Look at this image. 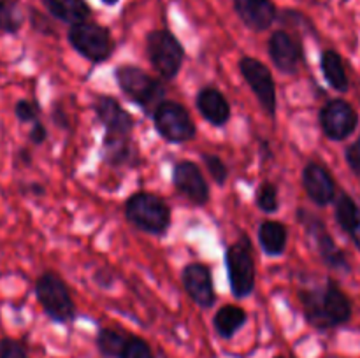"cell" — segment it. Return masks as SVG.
<instances>
[{"label":"cell","mask_w":360,"mask_h":358,"mask_svg":"<svg viewBox=\"0 0 360 358\" xmlns=\"http://www.w3.org/2000/svg\"><path fill=\"white\" fill-rule=\"evenodd\" d=\"M306 323L316 330H330L347 325L354 314L352 300L334 279H327L319 286L299 290Z\"/></svg>","instance_id":"obj_1"},{"label":"cell","mask_w":360,"mask_h":358,"mask_svg":"<svg viewBox=\"0 0 360 358\" xmlns=\"http://www.w3.org/2000/svg\"><path fill=\"white\" fill-rule=\"evenodd\" d=\"M123 214L132 227L155 237H164L172 225V209L167 200L144 190L125 200Z\"/></svg>","instance_id":"obj_2"},{"label":"cell","mask_w":360,"mask_h":358,"mask_svg":"<svg viewBox=\"0 0 360 358\" xmlns=\"http://www.w3.org/2000/svg\"><path fill=\"white\" fill-rule=\"evenodd\" d=\"M115 81L118 84L120 91L139 105L148 116L155 112V109L162 104L167 95L165 91V84L158 81L157 77L151 76L148 70L141 69L137 65H130V63H123L115 69Z\"/></svg>","instance_id":"obj_3"},{"label":"cell","mask_w":360,"mask_h":358,"mask_svg":"<svg viewBox=\"0 0 360 358\" xmlns=\"http://www.w3.org/2000/svg\"><path fill=\"white\" fill-rule=\"evenodd\" d=\"M34 293L41 309L51 321L62 323V325L74 321L76 304H74L69 284L58 272L44 270L39 274L34 284Z\"/></svg>","instance_id":"obj_4"},{"label":"cell","mask_w":360,"mask_h":358,"mask_svg":"<svg viewBox=\"0 0 360 358\" xmlns=\"http://www.w3.org/2000/svg\"><path fill=\"white\" fill-rule=\"evenodd\" d=\"M225 269L229 286L236 298H248L257 286V267L253 256V244L246 234L225 249Z\"/></svg>","instance_id":"obj_5"},{"label":"cell","mask_w":360,"mask_h":358,"mask_svg":"<svg viewBox=\"0 0 360 358\" xmlns=\"http://www.w3.org/2000/svg\"><path fill=\"white\" fill-rule=\"evenodd\" d=\"M146 56L158 76L165 81H172L179 76L185 63V46L167 28L148 32Z\"/></svg>","instance_id":"obj_6"},{"label":"cell","mask_w":360,"mask_h":358,"mask_svg":"<svg viewBox=\"0 0 360 358\" xmlns=\"http://www.w3.org/2000/svg\"><path fill=\"white\" fill-rule=\"evenodd\" d=\"M67 41L77 55L83 56L90 63L108 62L115 51L111 30L90 20L72 25L67 32Z\"/></svg>","instance_id":"obj_7"},{"label":"cell","mask_w":360,"mask_h":358,"mask_svg":"<svg viewBox=\"0 0 360 358\" xmlns=\"http://www.w3.org/2000/svg\"><path fill=\"white\" fill-rule=\"evenodd\" d=\"M297 221L302 225V228L306 230V234L313 239L316 246V251H319L320 258L326 263L329 269L338 270V272H352V265L348 262V256L340 246L336 244V241L330 235L329 228L323 223V220L320 216H316L311 211L304 209V207H299L297 213Z\"/></svg>","instance_id":"obj_8"},{"label":"cell","mask_w":360,"mask_h":358,"mask_svg":"<svg viewBox=\"0 0 360 358\" xmlns=\"http://www.w3.org/2000/svg\"><path fill=\"white\" fill-rule=\"evenodd\" d=\"M158 135L169 144H183L195 139L197 126L192 114L176 100H164L151 114Z\"/></svg>","instance_id":"obj_9"},{"label":"cell","mask_w":360,"mask_h":358,"mask_svg":"<svg viewBox=\"0 0 360 358\" xmlns=\"http://www.w3.org/2000/svg\"><path fill=\"white\" fill-rule=\"evenodd\" d=\"M238 69L241 72L243 79L253 91V95L259 100L260 107L269 118H276L278 112V97H276V83H274L273 72L262 60L255 56H241L238 62Z\"/></svg>","instance_id":"obj_10"},{"label":"cell","mask_w":360,"mask_h":358,"mask_svg":"<svg viewBox=\"0 0 360 358\" xmlns=\"http://www.w3.org/2000/svg\"><path fill=\"white\" fill-rule=\"evenodd\" d=\"M319 125L323 135L334 142L350 139L359 126V112L345 98H330L320 107Z\"/></svg>","instance_id":"obj_11"},{"label":"cell","mask_w":360,"mask_h":358,"mask_svg":"<svg viewBox=\"0 0 360 358\" xmlns=\"http://www.w3.org/2000/svg\"><path fill=\"white\" fill-rule=\"evenodd\" d=\"M267 53H269V58L274 67L287 76L297 74L306 60L301 35L292 34L290 30H285V28H278L269 35Z\"/></svg>","instance_id":"obj_12"},{"label":"cell","mask_w":360,"mask_h":358,"mask_svg":"<svg viewBox=\"0 0 360 358\" xmlns=\"http://www.w3.org/2000/svg\"><path fill=\"white\" fill-rule=\"evenodd\" d=\"M172 185H174L176 192L185 197L193 206L204 207L210 202V185L195 161H176L172 167Z\"/></svg>","instance_id":"obj_13"},{"label":"cell","mask_w":360,"mask_h":358,"mask_svg":"<svg viewBox=\"0 0 360 358\" xmlns=\"http://www.w3.org/2000/svg\"><path fill=\"white\" fill-rule=\"evenodd\" d=\"M91 107L95 118L104 126V135L132 137L136 130V118L127 109H123L118 98L111 95H97Z\"/></svg>","instance_id":"obj_14"},{"label":"cell","mask_w":360,"mask_h":358,"mask_svg":"<svg viewBox=\"0 0 360 358\" xmlns=\"http://www.w3.org/2000/svg\"><path fill=\"white\" fill-rule=\"evenodd\" d=\"M181 284L186 295L199 305L200 309L213 307L217 302L214 291L213 270L202 262H190L181 269Z\"/></svg>","instance_id":"obj_15"},{"label":"cell","mask_w":360,"mask_h":358,"mask_svg":"<svg viewBox=\"0 0 360 358\" xmlns=\"http://www.w3.org/2000/svg\"><path fill=\"white\" fill-rule=\"evenodd\" d=\"M302 188L306 197L315 206L326 207L334 204L338 197V186L329 168L319 161H308L302 168Z\"/></svg>","instance_id":"obj_16"},{"label":"cell","mask_w":360,"mask_h":358,"mask_svg":"<svg viewBox=\"0 0 360 358\" xmlns=\"http://www.w3.org/2000/svg\"><path fill=\"white\" fill-rule=\"evenodd\" d=\"M236 16L248 30L266 32L278 20V7L273 0H232Z\"/></svg>","instance_id":"obj_17"},{"label":"cell","mask_w":360,"mask_h":358,"mask_svg":"<svg viewBox=\"0 0 360 358\" xmlns=\"http://www.w3.org/2000/svg\"><path fill=\"white\" fill-rule=\"evenodd\" d=\"M195 107L210 125L221 128L231 121L232 109L224 91L214 86H204L195 95Z\"/></svg>","instance_id":"obj_18"},{"label":"cell","mask_w":360,"mask_h":358,"mask_svg":"<svg viewBox=\"0 0 360 358\" xmlns=\"http://www.w3.org/2000/svg\"><path fill=\"white\" fill-rule=\"evenodd\" d=\"M101 158L105 165L112 168L136 167L139 164V151H137L132 137L104 135Z\"/></svg>","instance_id":"obj_19"},{"label":"cell","mask_w":360,"mask_h":358,"mask_svg":"<svg viewBox=\"0 0 360 358\" xmlns=\"http://www.w3.org/2000/svg\"><path fill=\"white\" fill-rule=\"evenodd\" d=\"M334 218L341 230L352 239L360 251V207L348 193H338L334 200Z\"/></svg>","instance_id":"obj_20"},{"label":"cell","mask_w":360,"mask_h":358,"mask_svg":"<svg viewBox=\"0 0 360 358\" xmlns=\"http://www.w3.org/2000/svg\"><path fill=\"white\" fill-rule=\"evenodd\" d=\"M41 4L53 20L69 27L88 21L91 16V7L86 0H41Z\"/></svg>","instance_id":"obj_21"},{"label":"cell","mask_w":360,"mask_h":358,"mask_svg":"<svg viewBox=\"0 0 360 358\" xmlns=\"http://www.w3.org/2000/svg\"><path fill=\"white\" fill-rule=\"evenodd\" d=\"M320 70L326 83L338 93H347L350 90V77L347 74L345 60L336 49H323L320 55Z\"/></svg>","instance_id":"obj_22"},{"label":"cell","mask_w":360,"mask_h":358,"mask_svg":"<svg viewBox=\"0 0 360 358\" xmlns=\"http://www.w3.org/2000/svg\"><path fill=\"white\" fill-rule=\"evenodd\" d=\"M257 239L264 255L281 256L288 244V228L278 220H264L257 232Z\"/></svg>","instance_id":"obj_23"},{"label":"cell","mask_w":360,"mask_h":358,"mask_svg":"<svg viewBox=\"0 0 360 358\" xmlns=\"http://www.w3.org/2000/svg\"><path fill=\"white\" fill-rule=\"evenodd\" d=\"M248 321V312L236 304L221 305L213 316V326L221 339H232Z\"/></svg>","instance_id":"obj_24"},{"label":"cell","mask_w":360,"mask_h":358,"mask_svg":"<svg viewBox=\"0 0 360 358\" xmlns=\"http://www.w3.org/2000/svg\"><path fill=\"white\" fill-rule=\"evenodd\" d=\"M129 337V333L122 332V330L118 329L102 326V329H98L95 344H97L98 353L104 358H120Z\"/></svg>","instance_id":"obj_25"},{"label":"cell","mask_w":360,"mask_h":358,"mask_svg":"<svg viewBox=\"0 0 360 358\" xmlns=\"http://www.w3.org/2000/svg\"><path fill=\"white\" fill-rule=\"evenodd\" d=\"M25 14L18 0H0V32L18 34L23 28Z\"/></svg>","instance_id":"obj_26"},{"label":"cell","mask_w":360,"mask_h":358,"mask_svg":"<svg viewBox=\"0 0 360 358\" xmlns=\"http://www.w3.org/2000/svg\"><path fill=\"white\" fill-rule=\"evenodd\" d=\"M276 21L285 28V30L292 28V30H294V34H297V35L299 34L316 35V30H315V27H313L311 20H309L304 13H301V11H297V9H281L280 13H278Z\"/></svg>","instance_id":"obj_27"},{"label":"cell","mask_w":360,"mask_h":358,"mask_svg":"<svg viewBox=\"0 0 360 358\" xmlns=\"http://www.w3.org/2000/svg\"><path fill=\"white\" fill-rule=\"evenodd\" d=\"M255 204L262 213L274 214L280 211L278 186L271 181H262L255 192Z\"/></svg>","instance_id":"obj_28"},{"label":"cell","mask_w":360,"mask_h":358,"mask_svg":"<svg viewBox=\"0 0 360 358\" xmlns=\"http://www.w3.org/2000/svg\"><path fill=\"white\" fill-rule=\"evenodd\" d=\"M202 161L206 165V171L210 172L211 179L217 183L218 186H224L229 179V167L218 154H202Z\"/></svg>","instance_id":"obj_29"},{"label":"cell","mask_w":360,"mask_h":358,"mask_svg":"<svg viewBox=\"0 0 360 358\" xmlns=\"http://www.w3.org/2000/svg\"><path fill=\"white\" fill-rule=\"evenodd\" d=\"M120 358H155L153 350L143 337L130 336Z\"/></svg>","instance_id":"obj_30"},{"label":"cell","mask_w":360,"mask_h":358,"mask_svg":"<svg viewBox=\"0 0 360 358\" xmlns=\"http://www.w3.org/2000/svg\"><path fill=\"white\" fill-rule=\"evenodd\" d=\"M14 116L20 123H35L39 121V116H41V105L35 100L21 98L14 104Z\"/></svg>","instance_id":"obj_31"},{"label":"cell","mask_w":360,"mask_h":358,"mask_svg":"<svg viewBox=\"0 0 360 358\" xmlns=\"http://www.w3.org/2000/svg\"><path fill=\"white\" fill-rule=\"evenodd\" d=\"M0 358H30L23 344L11 337L0 339Z\"/></svg>","instance_id":"obj_32"},{"label":"cell","mask_w":360,"mask_h":358,"mask_svg":"<svg viewBox=\"0 0 360 358\" xmlns=\"http://www.w3.org/2000/svg\"><path fill=\"white\" fill-rule=\"evenodd\" d=\"M30 25L35 32L42 35H56V30L53 28L49 18H46L44 14H41L39 11L30 9Z\"/></svg>","instance_id":"obj_33"},{"label":"cell","mask_w":360,"mask_h":358,"mask_svg":"<svg viewBox=\"0 0 360 358\" xmlns=\"http://www.w3.org/2000/svg\"><path fill=\"white\" fill-rule=\"evenodd\" d=\"M345 160L350 171L360 178V140L357 139L345 150Z\"/></svg>","instance_id":"obj_34"},{"label":"cell","mask_w":360,"mask_h":358,"mask_svg":"<svg viewBox=\"0 0 360 358\" xmlns=\"http://www.w3.org/2000/svg\"><path fill=\"white\" fill-rule=\"evenodd\" d=\"M46 139H48V128H46L44 123H42L41 119L32 123V128L30 132H28V140H30L34 146H41V144L46 142Z\"/></svg>","instance_id":"obj_35"},{"label":"cell","mask_w":360,"mask_h":358,"mask_svg":"<svg viewBox=\"0 0 360 358\" xmlns=\"http://www.w3.org/2000/svg\"><path fill=\"white\" fill-rule=\"evenodd\" d=\"M94 281L97 286L102 288V290H109V288L115 284V276H112V272L108 267H101V269H97V272L94 274Z\"/></svg>","instance_id":"obj_36"},{"label":"cell","mask_w":360,"mask_h":358,"mask_svg":"<svg viewBox=\"0 0 360 358\" xmlns=\"http://www.w3.org/2000/svg\"><path fill=\"white\" fill-rule=\"evenodd\" d=\"M51 119L56 126H60V128H63V130L69 128V116H67V112L60 107V104L53 105Z\"/></svg>","instance_id":"obj_37"},{"label":"cell","mask_w":360,"mask_h":358,"mask_svg":"<svg viewBox=\"0 0 360 358\" xmlns=\"http://www.w3.org/2000/svg\"><path fill=\"white\" fill-rule=\"evenodd\" d=\"M16 158L20 160L21 165H25V167H28V165L32 164V151L28 150V147H20L16 153Z\"/></svg>","instance_id":"obj_38"},{"label":"cell","mask_w":360,"mask_h":358,"mask_svg":"<svg viewBox=\"0 0 360 358\" xmlns=\"http://www.w3.org/2000/svg\"><path fill=\"white\" fill-rule=\"evenodd\" d=\"M27 193H34V195H44V186L39 185V183H32V185L27 186L25 190Z\"/></svg>","instance_id":"obj_39"},{"label":"cell","mask_w":360,"mask_h":358,"mask_svg":"<svg viewBox=\"0 0 360 358\" xmlns=\"http://www.w3.org/2000/svg\"><path fill=\"white\" fill-rule=\"evenodd\" d=\"M102 4H104V6H108V7H115L116 4L120 2V0H101Z\"/></svg>","instance_id":"obj_40"},{"label":"cell","mask_w":360,"mask_h":358,"mask_svg":"<svg viewBox=\"0 0 360 358\" xmlns=\"http://www.w3.org/2000/svg\"><path fill=\"white\" fill-rule=\"evenodd\" d=\"M274 358H285V357H274Z\"/></svg>","instance_id":"obj_41"},{"label":"cell","mask_w":360,"mask_h":358,"mask_svg":"<svg viewBox=\"0 0 360 358\" xmlns=\"http://www.w3.org/2000/svg\"><path fill=\"white\" fill-rule=\"evenodd\" d=\"M359 140H360V137H359Z\"/></svg>","instance_id":"obj_42"}]
</instances>
